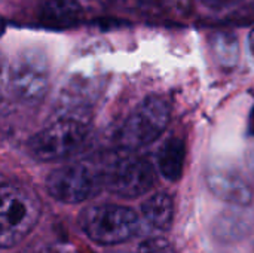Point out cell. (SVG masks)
<instances>
[{
  "mask_svg": "<svg viewBox=\"0 0 254 253\" xmlns=\"http://www.w3.org/2000/svg\"><path fill=\"white\" fill-rule=\"evenodd\" d=\"M0 197V246L7 249L30 234L40 218L42 207L31 191L16 183L3 182Z\"/></svg>",
  "mask_w": 254,
  "mask_h": 253,
  "instance_id": "1",
  "label": "cell"
},
{
  "mask_svg": "<svg viewBox=\"0 0 254 253\" xmlns=\"http://www.w3.org/2000/svg\"><path fill=\"white\" fill-rule=\"evenodd\" d=\"M88 136V121L77 112H65L36 133L27 143L33 158L57 161L73 154Z\"/></svg>",
  "mask_w": 254,
  "mask_h": 253,
  "instance_id": "2",
  "label": "cell"
},
{
  "mask_svg": "<svg viewBox=\"0 0 254 253\" xmlns=\"http://www.w3.org/2000/svg\"><path fill=\"white\" fill-rule=\"evenodd\" d=\"M79 224L82 231L98 245H119L134 237L140 228L135 212L116 204H98L86 207Z\"/></svg>",
  "mask_w": 254,
  "mask_h": 253,
  "instance_id": "3",
  "label": "cell"
},
{
  "mask_svg": "<svg viewBox=\"0 0 254 253\" xmlns=\"http://www.w3.org/2000/svg\"><path fill=\"white\" fill-rule=\"evenodd\" d=\"M171 109L165 98L159 95L146 97L124 121L116 140L122 149L137 151L156 140L167 128Z\"/></svg>",
  "mask_w": 254,
  "mask_h": 253,
  "instance_id": "4",
  "label": "cell"
},
{
  "mask_svg": "<svg viewBox=\"0 0 254 253\" xmlns=\"http://www.w3.org/2000/svg\"><path fill=\"white\" fill-rule=\"evenodd\" d=\"M101 186V173L79 163L58 167L46 177V189L49 195L64 204L88 201L98 194Z\"/></svg>",
  "mask_w": 254,
  "mask_h": 253,
  "instance_id": "5",
  "label": "cell"
},
{
  "mask_svg": "<svg viewBox=\"0 0 254 253\" xmlns=\"http://www.w3.org/2000/svg\"><path fill=\"white\" fill-rule=\"evenodd\" d=\"M10 91L24 103L40 101L49 88V66L46 57L39 51H24L10 64Z\"/></svg>",
  "mask_w": 254,
  "mask_h": 253,
  "instance_id": "6",
  "label": "cell"
},
{
  "mask_svg": "<svg viewBox=\"0 0 254 253\" xmlns=\"http://www.w3.org/2000/svg\"><path fill=\"white\" fill-rule=\"evenodd\" d=\"M103 185L122 198H137L155 183L153 166L141 157H122L115 160L101 173Z\"/></svg>",
  "mask_w": 254,
  "mask_h": 253,
  "instance_id": "7",
  "label": "cell"
},
{
  "mask_svg": "<svg viewBox=\"0 0 254 253\" xmlns=\"http://www.w3.org/2000/svg\"><path fill=\"white\" fill-rule=\"evenodd\" d=\"M205 183L219 200L229 203L234 207H247L253 201L252 186L232 169L210 167L205 171Z\"/></svg>",
  "mask_w": 254,
  "mask_h": 253,
  "instance_id": "8",
  "label": "cell"
},
{
  "mask_svg": "<svg viewBox=\"0 0 254 253\" xmlns=\"http://www.w3.org/2000/svg\"><path fill=\"white\" fill-rule=\"evenodd\" d=\"M253 227V215L235 206L217 215L213 222V236L222 243H237L244 240L252 233Z\"/></svg>",
  "mask_w": 254,
  "mask_h": 253,
  "instance_id": "9",
  "label": "cell"
},
{
  "mask_svg": "<svg viewBox=\"0 0 254 253\" xmlns=\"http://www.w3.org/2000/svg\"><path fill=\"white\" fill-rule=\"evenodd\" d=\"M82 18V6L77 0H43L39 19L49 27H67Z\"/></svg>",
  "mask_w": 254,
  "mask_h": 253,
  "instance_id": "10",
  "label": "cell"
},
{
  "mask_svg": "<svg viewBox=\"0 0 254 253\" xmlns=\"http://www.w3.org/2000/svg\"><path fill=\"white\" fill-rule=\"evenodd\" d=\"M185 160L186 146L183 140L179 137H170L158 152V169L167 180L177 182L183 174Z\"/></svg>",
  "mask_w": 254,
  "mask_h": 253,
  "instance_id": "11",
  "label": "cell"
},
{
  "mask_svg": "<svg viewBox=\"0 0 254 253\" xmlns=\"http://www.w3.org/2000/svg\"><path fill=\"white\" fill-rule=\"evenodd\" d=\"M141 212L147 224H150L156 230L167 231L173 225L174 201L168 194L158 192L143 203Z\"/></svg>",
  "mask_w": 254,
  "mask_h": 253,
  "instance_id": "12",
  "label": "cell"
},
{
  "mask_svg": "<svg viewBox=\"0 0 254 253\" xmlns=\"http://www.w3.org/2000/svg\"><path fill=\"white\" fill-rule=\"evenodd\" d=\"M138 253H176V251L168 240L162 237H152L140 245Z\"/></svg>",
  "mask_w": 254,
  "mask_h": 253,
  "instance_id": "13",
  "label": "cell"
},
{
  "mask_svg": "<svg viewBox=\"0 0 254 253\" xmlns=\"http://www.w3.org/2000/svg\"><path fill=\"white\" fill-rule=\"evenodd\" d=\"M21 253H67L61 246H54V245H42V246H34L28 248Z\"/></svg>",
  "mask_w": 254,
  "mask_h": 253,
  "instance_id": "14",
  "label": "cell"
},
{
  "mask_svg": "<svg viewBox=\"0 0 254 253\" xmlns=\"http://www.w3.org/2000/svg\"><path fill=\"white\" fill-rule=\"evenodd\" d=\"M201 1L211 9H225L240 3L241 0H201Z\"/></svg>",
  "mask_w": 254,
  "mask_h": 253,
  "instance_id": "15",
  "label": "cell"
},
{
  "mask_svg": "<svg viewBox=\"0 0 254 253\" xmlns=\"http://www.w3.org/2000/svg\"><path fill=\"white\" fill-rule=\"evenodd\" d=\"M246 166L249 169V173L252 176V180L254 182V148L249 149L246 154Z\"/></svg>",
  "mask_w": 254,
  "mask_h": 253,
  "instance_id": "16",
  "label": "cell"
},
{
  "mask_svg": "<svg viewBox=\"0 0 254 253\" xmlns=\"http://www.w3.org/2000/svg\"><path fill=\"white\" fill-rule=\"evenodd\" d=\"M247 131H249V134L254 136V106L253 109H252V112H250V116H249V127H247Z\"/></svg>",
  "mask_w": 254,
  "mask_h": 253,
  "instance_id": "17",
  "label": "cell"
},
{
  "mask_svg": "<svg viewBox=\"0 0 254 253\" xmlns=\"http://www.w3.org/2000/svg\"><path fill=\"white\" fill-rule=\"evenodd\" d=\"M167 1H180V0H167Z\"/></svg>",
  "mask_w": 254,
  "mask_h": 253,
  "instance_id": "18",
  "label": "cell"
}]
</instances>
